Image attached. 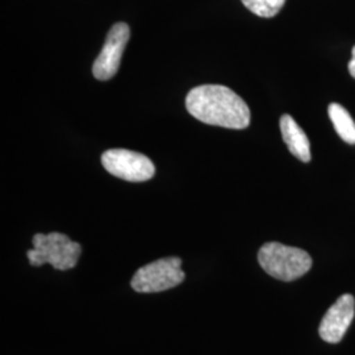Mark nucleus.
Segmentation results:
<instances>
[{
	"instance_id": "8",
	"label": "nucleus",
	"mask_w": 355,
	"mask_h": 355,
	"mask_svg": "<svg viewBox=\"0 0 355 355\" xmlns=\"http://www.w3.org/2000/svg\"><path fill=\"white\" fill-rule=\"evenodd\" d=\"M280 132L288 150L302 162H309L312 158L311 144L304 130L297 125L291 114L280 117Z\"/></svg>"
},
{
	"instance_id": "4",
	"label": "nucleus",
	"mask_w": 355,
	"mask_h": 355,
	"mask_svg": "<svg viewBox=\"0 0 355 355\" xmlns=\"http://www.w3.org/2000/svg\"><path fill=\"white\" fill-rule=\"evenodd\" d=\"M186 278L182 270V259L168 257L141 267L130 280V286L140 293H157L179 286Z\"/></svg>"
},
{
	"instance_id": "3",
	"label": "nucleus",
	"mask_w": 355,
	"mask_h": 355,
	"mask_svg": "<svg viewBox=\"0 0 355 355\" xmlns=\"http://www.w3.org/2000/svg\"><path fill=\"white\" fill-rule=\"evenodd\" d=\"M82 254V246L71 241L66 234L53 232L38 233L33 237V249L26 252L31 266L40 267L49 263L55 270L66 271L74 268Z\"/></svg>"
},
{
	"instance_id": "2",
	"label": "nucleus",
	"mask_w": 355,
	"mask_h": 355,
	"mask_svg": "<svg viewBox=\"0 0 355 355\" xmlns=\"http://www.w3.org/2000/svg\"><path fill=\"white\" fill-rule=\"evenodd\" d=\"M258 262L275 279L292 282L305 275L312 267L311 255L279 242H267L258 253Z\"/></svg>"
},
{
	"instance_id": "1",
	"label": "nucleus",
	"mask_w": 355,
	"mask_h": 355,
	"mask_svg": "<svg viewBox=\"0 0 355 355\" xmlns=\"http://www.w3.org/2000/svg\"><path fill=\"white\" fill-rule=\"evenodd\" d=\"M186 107L195 119L208 125L245 129L250 125V110L234 91L220 85L191 89Z\"/></svg>"
},
{
	"instance_id": "6",
	"label": "nucleus",
	"mask_w": 355,
	"mask_h": 355,
	"mask_svg": "<svg viewBox=\"0 0 355 355\" xmlns=\"http://www.w3.org/2000/svg\"><path fill=\"white\" fill-rule=\"evenodd\" d=\"M130 29L125 23L114 24L108 32L103 51L92 64V74L98 80H108L117 73L125 51Z\"/></svg>"
},
{
	"instance_id": "9",
	"label": "nucleus",
	"mask_w": 355,
	"mask_h": 355,
	"mask_svg": "<svg viewBox=\"0 0 355 355\" xmlns=\"http://www.w3.org/2000/svg\"><path fill=\"white\" fill-rule=\"evenodd\" d=\"M330 120L338 136L347 144H355V121L338 103H331L328 108Z\"/></svg>"
},
{
	"instance_id": "10",
	"label": "nucleus",
	"mask_w": 355,
	"mask_h": 355,
	"mask_svg": "<svg viewBox=\"0 0 355 355\" xmlns=\"http://www.w3.org/2000/svg\"><path fill=\"white\" fill-rule=\"evenodd\" d=\"M242 4L259 17H274L280 12L286 0H241Z\"/></svg>"
},
{
	"instance_id": "7",
	"label": "nucleus",
	"mask_w": 355,
	"mask_h": 355,
	"mask_svg": "<svg viewBox=\"0 0 355 355\" xmlns=\"http://www.w3.org/2000/svg\"><path fill=\"white\" fill-rule=\"evenodd\" d=\"M355 316L354 296L350 293L343 295L328 312L320 324V337L328 343H338L346 334Z\"/></svg>"
},
{
	"instance_id": "11",
	"label": "nucleus",
	"mask_w": 355,
	"mask_h": 355,
	"mask_svg": "<svg viewBox=\"0 0 355 355\" xmlns=\"http://www.w3.org/2000/svg\"><path fill=\"white\" fill-rule=\"evenodd\" d=\"M352 54H353V57H352V60L349 62V73H350V76L355 78V46L353 48V51H352Z\"/></svg>"
},
{
	"instance_id": "5",
	"label": "nucleus",
	"mask_w": 355,
	"mask_h": 355,
	"mask_svg": "<svg viewBox=\"0 0 355 355\" xmlns=\"http://www.w3.org/2000/svg\"><path fill=\"white\" fill-rule=\"evenodd\" d=\"M102 164L111 175L128 182H146L155 174V166L146 155L127 149L103 153Z\"/></svg>"
}]
</instances>
